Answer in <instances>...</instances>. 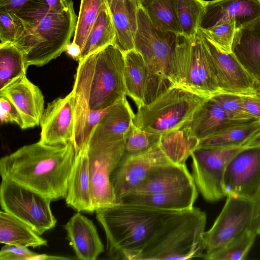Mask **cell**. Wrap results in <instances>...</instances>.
I'll use <instances>...</instances> for the list:
<instances>
[{"instance_id":"obj_1","label":"cell","mask_w":260,"mask_h":260,"mask_svg":"<svg viewBox=\"0 0 260 260\" xmlns=\"http://www.w3.org/2000/svg\"><path fill=\"white\" fill-rule=\"evenodd\" d=\"M124 54L112 45L78 61L72 90L74 95L73 144L83 148L84 121L89 110L108 108L126 96Z\"/></svg>"},{"instance_id":"obj_2","label":"cell","mask_w":260,"mask_h":260,"mask_svg":"<svg viewBox=\"0 0 260 260\" xmlns=\"http://www.w3.org/2000/svg\"><path fill=\"white\" fill-rule=\"evenodd\" d=\"M75 155L73 142L51 145L39 141L2 157L0 174L52 201L66 198Z\"/></svg>"},{"instance_id":"obj_3","label":"cell","mask_w":260,"mask_h":260,"mask_svg":"<svg viewBox=\"0 0 260 260\" xmlns=\"http://www.w3.org/2000/svg\"><path fill=\"white\" fill-rule=\"evenodd\" d=\"M16 14L23 31L14 44L22 52L28 67L47 64L71 43L78 18L72 0L60 13L51 11L45 0H32Z\"/></svg>"},{"instance_id":"obj_4","label":"cell","mask_w":260,"mask_h":260,"mask_svg":"<svg viewBox=\"0 0 260 260\" xmlns=\"http://www.w3.org/2000/svg\"><path fill=\"white\" fill-rule=\"evenodd\" d=\"M172 212L123 202L96 209V218L106 235L108 256L134 260L159 221Z\"/></svg>"},{"instance_id":"obj_5","label":"cell","mask_w":260,"mask_h":260,"mask_svg":"<svg viewBox=\"0 0 260 260\" xmlns=\"http://www.w3.org/2000/svg\"><path fill=\"white\" fill-rule=\"evenodd\" d=\"M206 221V213L194 207L168 214L134 260L202 258Z\"/></svg>"},{"instance_id":"obj_6","label":"cell","mask_w":260,"mask_h":260,"mask_svg":"<svg viewBox=\"0 0 260 260\" xmlns=\"http://www.w3.org/2000/svg\"><path fill=\"white\" fill-rule=\"evenodd\" d=\"M172 84L210 98L221 92L211 54L199 29L188 39L180 35L172 64Z\"/></svg>"},{"instance_id":"obj_7","label":"cell","mask_w":260,"mask_h":260,"mask_svg":"<svg viewBox=\"0 0 260 260\" xmlns=\"http://www.w3.org/2000/svg\"><path fill=\"white\" fill-rule=\"evenodd\" d=\"M207 98L173 85L148 104L138 108L137 127L164 136L181 129Z\"/></svg>"},{"instance_id":"obj_8","label":"cell","mask_w":260,"mask_h":260,"mask_svg":"<svg viewBox=\"0 0 260 260\" xmlns=\"http://www.w3.org/2000/svg\"><path fill=\"white\" fill-rule=\"evenodd\" d=\"M179 35L156 27L138 6L135 49L142 56L149 73L172 85V64Z\"/></svg>"},{"instance_id":"obj_9","label":"cell","mask_w":260,"mask_h":260,"mask_svg":"<svg viewBox=\"0 0 260 260\" xmlns=\"http://www.w3.org/2000/svg\"><path fill=\"white\" fill-rule=\"evenodd\" d=\"M125 144V139L88 140L86 148L90 190L95 210L117 204L110 178L123 156Z\"/></svg>"},{"instance_id":"obj_10","label":"cell","mask_w":260,"mask_h":260,"mask_svg":"<svg viewBox=\"0 0 260 260\" xmlns=\"http://www.w3.org/2000/svg\"><path fill=\"white\" fill-rule=\"evenodd\" d=\"M46 197L12 180L2 179L0 186L2 209L29 225L41 235L57 222Z\"/></svg>"},{"instance_id":"obj_11","label":"cell","mask_w":260,"mask_h":260,"mask_svg":"<svg viewBox=\"0 0 260 260\" xmlns=\"http://www.w3.org/2000/svg\"><path fill=\"white\" fill-rule=\"evenodd\" d=\"M243 146L220 148L197 147L191 153L192 177L204 199L214 202L226 197L225 169L230 160Z\"/></svg>"},{"instance_id":"obj_12","label":"cell","mask_w":260,"mask_h":260,"mask_svg":"<svg viewBox=\"0 0 260 260\" xmlns=\"http://www.w3.org/2000/svg\"><path fill=\"white\" fill-rule=\"evenodd\" d=\"M171 162L185 164L170 147L162 143L139 154L122 157L110 178L117 204L133 191L150 171Z\"/></svg>"},{"instance_id":"obj_13","label":"cell","mask_w":260,"mask_h":260,"mask_svg":"<svg viewBox=\"0 0 260 260\" xmlns=\"http://www.w3.org/2000/svg\"><path fill=\"white\" fill-rule=\"evenodd\" d=\"M212 227L203 234L205 253L212 252L251 228L252 200L228 195Z\"/></svg>"},{"instance_id":"obj_14","label":"cell","mask_w":260,"mask_h":260,"mask_svg":"<svg viewBox=\"0 0 260 260\" xmlns=\"http://www.w3.org/2000/svg\"><path fill=\"white\" fill-rule=\"evenodd\" d=\"M226 197L253 201L260 189V145L244 147L230 160L224 176Z\"/></svg>"},{"instance_id":"obj_15","label":"cell","mask_w":260,"mask_h":260,"mask_svg":"<svg viewBox=\"0 0 260 260\" xmlns=\"http://www.w3.org/2000/svg\"><path fill=\"white\" fill-rule=\"evenodd\" d=\"M126 94L137 107L148 104L165 92L171 83L152 75L142 55L135 49L124 54Z\"/></svg>"},{"instance_id":"obj_16","label":"cell","mask_w":260,"mask_h":260,"mask_svg":"<svg viewBox=\"0 0 260 260\" xmlns=\"http://www.w3.org/2000/svg\"><path fill=\"white\" fill-rule=\"evenodd\" d=\"M40 125V141L51 145H63L73 141L74 95L73 90L63 98L48 103Z\"/></svg>"},{"instance_id":"obj_17","label":"cell","mask_w":260,"mask_h":260,"mask_svg":"<svg viewBox=\"0 0 260 260\" xmlns=\"http://www.w3.org/2000/svg\"><path fill=\"white\" fill-rule=\"evenodd\" d=\"M201 31L211 54L221 91L240 95L255 93V81L234 54L221 51Z\"/></svg>"},{"instance_id":"obj_18","label":"cell","mask_w":260,"mask_h":260,"mask_svg":"<svg viewBox=\"0 0 260 260\" xmlns=\"http://www.w3.org/2000/svg\"><path fill=\"white\" fill-rule=\"evenodd\" d=\"M0 95L15 106L23 120V129L40 125L44 111V98L40 88L26 75L21 76L0 89Z\"/></svg>"},{"instance_id":"obj_19","label":"cell","mask_w":260,"mask_h":260,"mask_svg":"<svg viewBox=\"0 0 260 260\" xmlns=\"http://www.w3.org/2000/svg\"><path fill=\"white\" fill-rule=\"evenodd\" d=\"M259 17L260 0L207 1L199 29H206L231 20L238 29Z\"/></svg>"},{"instance_id":"obj_20","label":"cell","mask_w":260,"mask_h":260,"mask_svg":"<svg viewBox=\"0 0 260 260\" xmlns=\"http://www.w3.org/2000/svg\"><path fill=\"white\" fill-rule=\"evenodd\" d=\"M67 239L78 259L95 260L104 251V246L92 221L75 213L64 225Z\"/></svg>"},{"instance_id":"obj_21","label":"cell","mask_w":260,"mask_h":260,"mask_svg":"<svg viewBox=\"0 0 260 260\" xmlns=\"http://www.w3.org/2000/svg\"><path fill=\"white\" fill-rule=\"evenodd\" d=\"M193 184L195 183L192 175L185 164L171 162L154 168L130 193H160L182 189Z\"/></svg>"},{"instance_id":"obj_22","label":"cell","mask_w":260,"mask_h":260,"mask_svg":"<svg viewBox=\"0 0 260 260\" xmlns=\"http://www.w3.org/2000/svg\"><path fill=\"white\" fill-rule=\"evenodd\" d=\"M115 30L113 45L123 54L135 49L138 28V4L137 0H105Z\"/></svg>"},{"instance_id":"obj_23","label":"cell","mask_w":260,"mask_h":260,"mask_svg":"<svg viewBox=\"0 0 260 260\" xmlns=\"http://www.w3.org/2000/svg\"><path fill=\"white\" fill-rule=\"evenodd\" d=\"M66 203L79 212L95 211L90 190L86 145L75 155L69 178Z\"/></svg>"},{"instance_id":"obj_24","label":"cell","mask_w":260,"mask_h":260,"mask_svg":"<svg viewBox=\"0 0 260 260\" xmlns=\"http://www.w3.org/2000/svg\"><path fill=\"white\" fill-rule=\"evenodd\" d=\"M232 49L255 83H260V17L237 29Z\"/></svg>"},{"instance_id":"obj_25","label":"cell","mask_w":260,"mask_h":260,"mask_svg":"<svg viewBox=\"0 0 260 260\" xmlns=\"http://www.w3.org/2000/svg\"><path fill=\"white\" fill-rule=\"evenodd\" d=\"M238 123L232 120L224 110L210 98L197 108L190 120L182 128L187 136L200 141Z\"/></svg>"},{"instance_id":"obj_26","label":"cell","mask_w":260,"mask_h":260,"mask_svg":"<svg viewBox=\"0 0 260 260\" xmlns=\"http://www.w3.org/2000/svg\"><path fill=\"white\" fill-rule=\"evenodd\" d=\"M198 196L196 184L169 191L155 193H129L119 203H129L162 210L180 211L190 209Z\"/></svg>"},{"instance_id":"obj_27","label":"cell","mask_w":260,"mask_h":260,"mask_svg":"<svg viewBox=\"0 0 260 260\" xmlns=\"http://www.w3.org/2000/svg\"><path fill=\"white\" fill-rule=\"evenodd\" d=\"M135 113L126 96L114 103L93 128L89 138L119 140L125 138L134 124Z\"/></svg>"},{"instance_id":"obj_28","label":"cell","mask_w":260,"mask_h":260,"mask_svg":"<svg viewBox=\"0 0 260 260\" xmlns=\"http://www.w3.org/2000/svg\"><path fill=\"white\" fill-rule=\"evenodd\" d=\"M29 225L5 211L0 212V243L23 247L47 245V241Z\"/></svg>"},{"instance_id":"obj_29","label":"cell","mask_w":260,"mask_h":260,"mask_svg":"<svg viewBox=\"0 0 260 260\" xmlns=\"http://www.w3.org/2000/svg\"><path fill=\"white\" fill-rule=\"evenodd\" d=\"M260 131V120L234 124L201 140L197 147L220 148L243 146Z\"/></svg>"},{"instance_id":"obj_30","label":"cell","mask_w":260,"mask_h":260,"mask_svg":"<svg viewBox=\"0 0 260 260\" xmlns=\"http://www.w3.org/2000/svg\"><path fill=\"white\" fill-rule=\"evenodd\" d=\"M157 28L182 35L176 10V0H137Z\"/></svg>"},{"instance_id":"obj_31","label":"cell","mask_w":260,"mask_h":260,"mask_svg":"<svg viewBox=\"0 0 260 260\" xmlns=\"http://www.w3.org/2000/svg\"><path fill=\"white\" fill-rule=\"evenodd\" d=\"M115 36L112 17L106 6L99 14L81 50L78 61L94 52L113 45Z\"/></svg>"},{"instance_id":"obj_32","label":"cell","mask_w":260,"mask_h":260,"mask_svg":"<svg viewBox=\"0 0 260 260\" xmlns=\"http://www.w3.org/2000/svg\"><path fill=\"white\" fill-rule=\"evenodd\" d=\"M26 66L22 52L13 43H0V89L16 79L26 75Z\"/></svg>"},{"instance_id":"obj_33","label":"cell","mask_w":260,"mask_h":260,"mask_svg":"<svg viewBox=\"0 0 260 260\" xmlns=\"http://www.w3.org/2000/svg\"><path fill=\"white\" fill-rule=\"evenodd\" d=\"M256 235V233L250 228L216 250L204 254L202 258L209 260L245 259Z\"/></svg>"},{"instance_id":"obj_34","label":"cell","mask_w":260,"mask_h":260,"mask_svg":"<svg viewBox=\"0 0 260 260\" xmlns=\"http://www.w3.org/2000/svg\"><path fill=\"white\" fill-rule=\"evenodd\" d=\"M207 1L176 0L177 17L182 35L191 39L198 32Z\"/></svg>"},{"instance_id":"obj_35","label":"cell","mask_w":260,"mask_h":260,"mask_svg":"<svg viewBox=\"0 0 260 260\" xmlns=\"http://www.w3.org/2000/svg\"><path fill=\"white\" fill-rule=\"evenodd\" d=\"M106 6L105 0L80 1L73 42L79 46L81 50L99 14Z\"/></svg>"},{"instance_id":"obj_36","label":"cell","mask_w":260,"mask_h":260,"mask_svg":"<svg viewBox=\"0 0 260 260\" xmlns=\"http://www.w3.org/2000/svg\"><path fill=\"white\" fill-rule=\"evenodd\" d=\"M162 136L142 130L134 124L125 137V148L122 157H128L143 153L159 145Z\"/></svg>"},{"instance_id":"obj_37","label":"cell","mask_w":260,"mask_h":260,"mask_svg":"<svg viewBox=\"0 0 260 260\" xmlns=\"http://www.w3.org/2000/svg\"><path fill=\"white\" fill-rule=\"evenodd\" d=\"M210 98L217 103L235 122L240 123L256 120L245 112L240 94L221 92Z\"/></svg>"},{"instance_id":"obj_38","label":"cell","mask_w":260,"mask_h":260,"mask_svg":"<svg viewBox=\"0 0 260 260\" xmlns=\"http://www.w3.org/2000/svg\"><path fill=\"white\" fill-rule=\"evenodd\" d=\"M221 51L232 52V45L237 30L234 22L225 20L206 29H201Z\"/></svg>"},{"instance_id":"obj_39","label":"cell","mask_w":260,"mask_h":260,"mask_svg":"<svg viewBox=\"0 0 260 260\" xmlns=\"http://www.w3.org/2000/svg\"><path fill=\"white\" fill-rule=\"evenodd\" d=\"M23 31V24L16 13L0 10L1 43L14 44Z\"/></svg>"},{"instance_id":"obj_40","label":"cell","mask_w":260,"mask_h":260,"mask_svg":"<svg viewBox=\"0 0 260 260\" xmlns=\"http://www.w3.org/2000/svg\"><path fill=\"white\" fill-rule=\"evenodd\" d=\"M69 258L58 256L38 254L26 247L11 244H5L0 251V260H51L68 259Z\"/></svg>"},{"instance_id":"obj_41","label":"cell","mask_w":260,"mask_h":260,"mask_svg":"<svg viewBox=\"0 0 260 260\" xmlns=\"http://www.w3.org/2000/svg\"><path fill=\"white\" fill-rule=\"evenodd\" d=\"M0 120L1 124L15 123L22 128L23 120L18 111L9 99L2 95H0Z\"/></svg>"},{"instance_id":"obj_42","label":"cell","mask_w":260,"mask_h":260,"mask_svg":"<svg viewBox=\"0 0 260 260\" xmlns=\"http://www.w3.org/2000/svg\"><path fill=\"white\" fill-rule=\"evenodd\" d=\"M245 112L252 118L260 120V94L241 95Z\"/></svg>"},{"instance_id":"obj_43","label":"cell","mask_w":260,"mask_h":260,"mask_svg":"<svg viewBox=\"0 0 260 260\" xmlns=\"http://www.w3.org/2000/svg\"><path fill=\"white\" fill-rule=\"evenodd\" d=\"M253 211L251 229L257 235L260 234V189L253 199Z\"/></svg>"},{"instance_id":"obj_44","label":"cell","mask_w":260,"mask_h":260,"mask_svg":"<svg viewBox=\"0 0 260 260\" xmlns=\"http://www.w3.org/2000/svg\"><path fill=\"white\" fill-rule=\"evenodd\" d=\"M32 0H0V10L17 13Z\"/></svg>"},{"instance_id":"obj_45","label":"cell","mask_w":260,"mask_h":260,"mask_svg":"<svg viewBox=\"0 0 260 260\" xmlns=\"http://www.w3.org/2000/svg\"><path fill=\"white\" fill-rule=\"evenodd\" d=\"M51 11L60 13L68 6L69 0H45Z\"/></svg>"},{"instance_id":"obj_46","label":"cell","mask_w":260,"mask_h":260,"mask_svg":"<svg viewBox=\"0 0 260 260\" xmlns=\"http://www.w3.org/2000/svg\"><path fill=\"white\" fill-rule=\"evenodd\" d=\"M65 51L74 60L78 61L81 51L79 46L72 42L68 45Z\"/></svg>"},{"instance_id":"obj_47","label":"cell","mask_w":260,"mask_h":260,"mask_svg":"<svg viewBox=\"0 0 260 260\" xmlns=\"http://www.w3.org/2000/svg\"><path fill=\"white\" fill-rule=\"evenodd\" d=\"M260 145V131L246 142L243 147H250Z\"/></svg>"},{"instance_id":"obj_48","label":"cell","mask_w":260,"mask_h":260,"mask_svg":"<svg viewBox=\"0 0 260 260\" xmlns=\"http://www.w3.org/2000/svg\"><path fill=\"white\" fill-rule=\"evenodd\" d=\"M254 91L255 93L260 94V83H255L254 86Z\"/></svg>"}]
</instances>
